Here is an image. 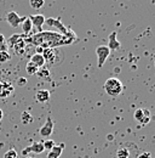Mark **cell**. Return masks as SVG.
Returning <instances> with one entry per match:
<instances>
[{
	"instance_id": "cell-8",
	"label": "cell",
	"mask_w": 155,
	"mask_h": 158,
	"mask_svg": "<svg viewBox=\"0 0 155 158\" xmlns=\"http://www.w3.org/2000/svg\"><path fill=\"white\" fill-rule=\"evenodd\" d=\"M44 151H45V150H44V143H42V141H37V142L32 143L30 146L23 148L22 155H23V156H27L28 153H37V155H40V153H42Z\"/></svg>"
},
{
	"instance_id": "cell-3",
	"label": "cell",
	"mask_w": 155,
	"mask_h": 158,
	"mask_svg": "<svg viewBox=\"0 0 155 158\" xmlns=\"http://www.w3.org/2000/svg\"><path fill=\"white\" fill-rule=\"evenodd\" d=\"M45 23L47 24V26H50V27H55L56 29L58 31V33L59 34H62V35H66V37H68V38H73V39H77V35H75V33L72 31V29H69V28H67L59 19H46L45 20Z\"/></svg>"
},
{
	"instance_id": "cell-18",
	"label": "cell",
	"mask_w": 155,
	"mask_h": 158,
	"mask_svg": "<svg viewBox=\"0 0 155 158\" xmlns=\"http://www.w3.org/2000/svg\"><path fill=\"white\" fill-rule=\"evenodd\" d=\"M26 38H27L26 34H12L9 38V40H7V44H9V46H12V45H15L21 39H26Z\"/></svg>"
},
{
	"instance_id": "cell-12",
	"label": "cell",
	"mask_w": 155,
	"mask_h": 158,
	"mask_svg": "<svg viewBox=\"0 0 155 158\" xmlns=\"http://www.w3.org/2000/svg\"><path fill=\"white\" fill-rule=\"evenodd\" d=\"M63 147H64V145H63V143H61L59 146L55 145V146H54V148L49 151V153H47V158H59L61 156H62Z\"/></svg>"
},
{
	"instance_id": "cell-14",
	"label": "cell",
	"mask_w": 155,
	"mask_h": 158,
	"mask_svg": "<svg viewBox=\"0 0 155 158\" xmlns=\"http://www.w3.org/2000/svg\"><path fill=\"white\" fill-rule=\"evenodd\" d=\"M30 62L34 63L38 68H41V67H44V66L46 64V63H45V60H44V56H42L41 54H37V52L30 56Z\"/></svg>"
},
{
	"instance_id": "cell-28",
	"label": "cell",
	"mask_w": 155,
	"mask_h": 158,
	"mask_svg": "<svg viewBox=\"0 0 155 158\" xmlns=\"http://www.w3.org/2000/svg\"><path fill=\"white\" fill-rule=\"evenodd\" d=\"M137 158H152V155H150V152H143Z\"/></svg>"
},
{
	"instance_id": "cell-31",
	"label": "cell",
	"mask_w": 155,
	"mask_h": 158,
	"mask_svg": "<svg viewBox=\"0 0 155 158\" xmlns=\"http://www.w3.org/2000/svg\"><path fill=\"white\" fill-rule=\"evenodd\" d=\"M28 158H30V157H28Z\"/></svg>"
},
{
	"instance_id": "cell-27",
	"label": "cell",
	"mask_w": 155,
	"mask_h": 158,
	"mask_svg": "<svg viewBox=\"0 0 155 158\" xmlns=\"http://www.w3.org/2000/svg\"><path fill=\"white\" fill-rule=\"evenodd\" d=\"M27 84V79L24 78V77H19L18 79H17V85H19V86H24Z\"/></svg>"
},
{
	"instance_id": "cell-6",
	"label": "cell",
	"mask_w": 155,
	"mask_h": 158,
	"mask_svg": "<svg viewBox=\"0 0 155 158\" xmlns=\"http://www.w3.org/2000/svg\"><path fill=\"white\" fill-rule=\"evenodd\" d=\"M133 117L137 122H139L141 124L145 125L150 122V112L148 110H144V108H138L136 110L135 113H133Z\"/></svg>"
},
{
	"instance_id": "cell-21",
	"label": "cell",
	"mask_w": 155,
	"mask_h": 158,
	"mask_svg": "<svg viewBox=\"0 0 155 158\" xmlns=\"http://www.w3.org/2000/svg\"><path fill=\"white\" fill-rule=\"evenodd\" d=\"M21 120H22V123L23 124H30L32 122H33V116L29 113V112H23L22 114H21Z\"/></svg>"
},
{
	"instance_id": "cell-15",
	"label": "cell",
	"mask_w": 155,
	"mask_h": 158,
	"mask_svg": "<svg viewBox=\"0 0 155 158\" xmlns=\"http://www.w3.org/2000/svg\"><path fill=\"white\" fill-rule=\"evenodd\" d=\"M35 99H37L38 102H47L50 100V91L46 90V89L39 90L35 94Z\"/></svg>"
},
{
	"instance_id": "cell-19",
	"label": "cell",
	"mask_w": 155,
	"mask_h": 158,
	"mask_svg": "<svg viewBox=\"0 0 155 158\" xmlns=\"http://www.w3.org/2000/svg\"><path fill=\"white\" fill-rule=\"evenodd\" d=\"M37 76L41 79H50V71H49V67L44 66V67L39 68L38 72H37Z\"/></svg>"
},
{
	"instance_id": "cell-5",
	"label": "cell",
	"mask_w": 155,
	"mask_h": 158,
	"mask_svg": "<svg viewBox=\"0 0 155 158\" xmlns=\"http://www.w3.org/2000/svg\"><path fill=\"white\" fill-rule=\"evenodd\" d=\"M96 55L98 59V67H103V64L105 63V61L108 60L110 55V50L107 45H99L96 48Z\"/></svg>"
},
{
	"instance_id": "cell-20",
	"label": "cell",
	"mask_w": 155,
	"mask_h": 158,
	"mask_svg": "<svg viewBox=\"0 0 155 158\" xmlns=\"http://www.w3.org/2000/svg\"><path fill=\"white\" fill-rule=\"evenodd\" d=\"M38 67L34 64V63H32L30 61L26 64V72L29 74V76H34V74H37V72H38Z\"/></svg>"
},
{
	"instance_id": "cell-16",
	"label": "cell",
	"mask_w": 155,
	"mask_h": 158,
	"mask_svg": "<svg viewBox=\"0 0 155 158\" xmlns=\"http://www.w3.org/2000/svg\"><path fill=\"white\" fill-rule=\"evenodd\" d=\"M22 24V29H23V34H26L27 37L32 33V31H33V24H32V21H30V19L29 17H26L24 19V21L21 23Z\"/></svg>"
},
{
	"instance_id": "cell-23",
	"label": "cell",
	"mask_w": 155,
	"mask_h": 158,
	"mask_svg": "<svg viewBox=\"0 0 155 158\" xmlns=\"http://www.w3.org/2000/svg\"><path fill=\"white\" fill-rule=\"evenodd\" d=\"M116 156L117 158H130V152L126 147H121L116 151Z\"/></svg>"
},
{
	"instance_id": "cell-24",
	"label": "cell",
	"mask_w": 155,
	"mask_h": 158,
	"mask_svg": "<svg viewBox=\"0 0 155 158\" xmlns=\"http://www.w3.org/2000/svg\"><path fill=\"white\" fill-rule=\"evenodd\" d=\"M11 60V55L7 51H0V63H6Z\"/></svg>"
},
{
	"instance_id": "cell-30",
	"label": "cell",
	"mask_w": 155,
	"mask_h": 158,
	"mask_svg": "<svg viewBox=\"0 0 155 158\" xmlns=\"http://www.w3.org/2000/svg\"><path fill=\"white\" fill-rule=\"evenodd\" d=\"M4 118V112H2V110L0 108V122H1V119Z\"/></svg>"
},
{
	"instance_id": "cell-10",
	"label": "cell",
	"mask_w": 155,
	"mask_h": 158,
	"mask_svg": "<svg viewBox=\"0 0 155 158\" xmlns=\"http://www.w3.org/2000/svg\"><path fill=\"white\" fill-rule=\"evenodd\" d=\"M12 91H14V86L11 85V83H6L0 79V98L1 99L7 98L12 94Z\"/></svg>"
},
{
	"instance_id": "cell-1",
	"label": "cell",
	"mask_w": 155,
	"mask_h": 158,
	"mask_svg": "<svg viewBox=\"0 0 155 158\" xmlns=\"http://www.w3.org/2000/svg\"><path fill=\"white\" fill-rule=\"evenodd\" d=\"M24 40H26L27 44L34 45L35 48L52 49V48L69 45L77 39L68 38V37L62 35L58 32H54V31H42V32H39L35 34L28 35Z\"/></svg>"
},
{
	"instance_id": "cell-13",
	"label": "cell",
	"mask_w": 155,
	"mask_h": 158,
	"mask_svg": "<svg viewBox=\"0 0 155 158\" xmlns=\"http://www.w3.org/2000/svg\"><path fill=\"white\" fill-rule=\"evenodd\" d=\"M28 44L26 43V40L24 39H21L19 41H17L15 45H12L11 48L15 50V52L17 54V55H23L24 52H26V46H27Z\"/></svg>"
},
{
	"instance_id": "cell-22",
	"label": "cell",
	"mask_w": 155,
	"mask_h": 158,
	"mask_svg": "<svg viewBox=\"0 0 155 158\" xmlns=\"http://www.w3.org/2000/svg\"><path fill=\"white\" fill-rule=\"evenodd\" d=\"M45 4V0H29V5L32 9H35V10H39L44 6Z\"/></svg>"
},
{
	"instance_id": "cell-2",
	"label": "cell",
	"mask_w": 155,
	"mask_h": 158,
	"mask_svg": "<svg viewBox=\"0 0 155 158\" xmlns=\"http://www.w3.org/2000/svg\"><path fill=\"white\" fill-rule=\"evenodd\" d=\"M104 90L109 96L116 98L122 93L124 85L117 78H109L107 79L105 83H104Z\"/></svg>"
},
{
	"instance_id": "cell-9",
	"label": "cell",
	"mask_w": 155,
	"mask_h": 158,
	"mask_svg": "<svg viewBox=\"0 0 155 158\" xmlns=\"http://www.w3.org/2000/svg\"><path fill=\"white\" fill-rule=\"evenodd\" d=\"M54 131V120L50 116H47L45 124L39 129V134L42 136V138H49Z\"/></svg>"
},
{
	"instance_id": "cell-17",
	"label": "cell",
	"mask_w": 155,
	"mask_h": 158,
	"mask_svg": "<svg viewBox=\"0 0 155 158\" xmlns=\"http://www.w3.org/2000/svg\"><path fill=\"white\" fill-rule=\"evenodd\" d=\"M109 48V50H116L120 48V43L116 39V32H113L110 35H109V43L107 45Z\"/></svg>"
},
{
	"instance_id": "cell-25",
	"label": "cell",
	"mask_w": 155,
	"mask_h": 158,
	"mask_svg": "<svg viewBox=\"0 0 155 158\" xmlns=\"http://www.w3.org/2000/svg\"><path fill=\"white\" fill-rule=\"evenodd\" d=\"M42 143H44V150H46V151L52 150L54 146H55V141L54 140H46V141H42Z\"/></svg>"
},
{
	"instance_id": "cell-4",
	"label": "cell",
	"mask_w": 155,
	"mask_h": 158,
	"mask_svg": "<svg viewBox=\"0 0 155 158\" xmlns=\"http://www.w3.org/2000/svg\"><path fill=\"white\" fill-rule=\"evenodd\" d=\"M44 60H45V63L50 64V66H54V64H57L59 63L62 59H63V54L61 52V50L58 48H52V49H44L42 54Z\"/></svg>"
},
{
	"instance_id": "cell-26",
	"label": "cell",
	"mask_w": 155,
	"mask_h": 158,
	"mask_svg": "<svg viewBox=\"0 0 155 158\" xmlns=\"http://www.w3.org/2000/svg\"><path fill=\"white\" fill-rule=\"evenodd\" d=\"M4 158H18V153H17L16 150H12L11 148V150H9V151L5 152Z\"/></svg>"
},
{
	"instance_id": "cell-7",
	"label": "cell",
	"mask_w": 155,
	"mask_h": 158,
	"mask_svg": "<svg viewBox=\"0 0 155 158\" xmlns=\"http://www.w3.org/2000/svg\"><path fill=\"white\" fill-rule=\"evenodd\" d=\"M24 19H26V17H21L16 11H10V12L6 14V22H7L11 27H14V28L19 27V24L24 21Z\"/></svg>"
},
{
	"instance_id": "cell-11",
	"label": "cell",
	"mask_w": 155,
	"mask_h": 158,
	"mask_svg": "<svg viewBox=\"0 0 155 158\" xmlns=\"http://www.w3.org/2000/svg\"><path fill=\"white\" fill-rule=\"evenodd\" d=\"M28 17L32 21L33 27H35L39 32H42V24L45 23V20H46L45 16H42V15H30V16H28Z\"/></svg>"
},
{
	"instance_id": "cell-29",
	"label": "cell",
	"mask_w": 155,
	"mask_h": 158,
	"mask_svg": "<svg viewBox=\"0 0 155 158\" xmlns=\"http://www.w3.org/2000/svg\"><path fill=\"white\" fill-rule=\"evenodd\" d=\"M6 43V39H5V37L2 35V34H0V45L1 44H5Z\"/></svg>"
}]
</instances>
